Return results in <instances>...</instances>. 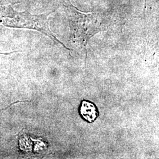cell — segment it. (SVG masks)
<instances>
[{
  "label": "cell",
  "mask_w": 159,
  "mask_h": 159,
  "mask_svg": "<svg viewBox=\"0 0 159 159\" xmlns=\"http://www.w3.org/2000/svg\"><path fill=\"white\" fill-rule=\"evenodd\" d=\"M50 14H32L28 11L17 12L11 6H0V23L11 27L33 29L49 36L52 40L60 43L64 48L70 49L57 39L49 27Z\"/></svg>",
  "instance_id": "2"
},
{
  "label": "cell",
  "mask_w": 159,
  "mask_h": 159,
  "mask_svg": "<svg viewBox=\"0 0 159 159\" xmlns=\"http://www.w3.org/2000/svg\"><path fill=\"white\" fill-rule=\"evenodd\" d=\"M63 7L73 39L84 48L93 36L104 30L107 26L108 18L103 13L81 11L70 0H64Z\"/></svg>",
  "instance_id": "1"
},
{
  "label": "cell",
  "mask_w": 159,
  "mask_h": 159,
  "mask_svg": "<svg viewBox=\"0 0 159 159\" xmlns=\"http://www.w3.org/2000/svg\"><path fill=\"white\" fill-rule=\"evenodd\" d=\"M80 113L88 123H93L98 116L96 106L88 101H83L80 107Z\"/></svg>",
  "instance_id": "3"
}]
</instances>
